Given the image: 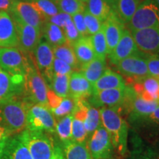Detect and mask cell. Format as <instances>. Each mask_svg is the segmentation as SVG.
Instances as JSON below:
<instances>
[{
    "instance_id": "obj_29",
    "label": "cell",
    "mask_w": 159,
    "mask_h": 159,
    "mask_svg": "<svg viewBox=\"0 0 159 159\" xmlns=\"http://www.w3.org/2000/svg\"><path fill=\"white\" fill-rule=\"evenodd\" d=\"M143 0H116L114 11L125 24H128Z\"/></svg>"
},
{
    "instance_id": "obj_37",
    "label": "cell",
    "mask_w": 159,
    "mask_h": 159,
    "mask_svg": "<svg viewBox=\"0 0 159 159\" xmlns=\"http://www.w3.org/2000/svg\"><path fill=\"white\" fill-rule=\"evenodd\" d=\"M75 106V103L74 99L69 97H65L62 99L61 102L56 108L50 109V111L54 117L62 118L66 115L71 114L74 111Z\"/></svg>"
},
{
    "instance_id": "obj_34",
    "label": "cell",
    "mask_w": 159,
    "mask_h": 159,
    "mask_svg": "<svg viewBox=\"0 0 159 159\" xmlns=\"http://www.w3.org/2000/svg\"><path fill=\"white\" fill-rule=\"evenodd\" d=\"M71 75H54L50 83L51 89L62 98L69 97V79Z\"/></svg>"
},
{
    "instance_id": "obj_27",
    "label": "cell",
    "mask_w": 159,
    "mask_h": 159,
    "mask_svg": "<svg viewBox=\"0 0 159 159\" xmlns=\"http://www.w3.org/2000/svg\"><path fill=\"white\" fill-rule=\"evenodd\" d=\"M86 5L87 11L98 18L102 22L105 21L114 11L112 0H88Z\"/></svg>"
},
{
    "instance_id": "obj_7",
    "label": "cell",
    "mask_w": 159,
    "mask_h": 159,
    "mask_svg": "<svg viewBox=\"0 0 159 159\" xmlns=\"http://www.w3.org/2000/svg\"><path fill=\"white\" fill-rule=\"evenodd\" d=\"M147 56L148 54L139 51L122 60L115 66L121 75L126 77L131 82L135 83L149 76Z\"/></svg>"
},
{
    "instance_id": "obj_1",
    "label": "cell",
    "mask_w": 159,
    "mask_h": 159,
    "mask_svg": "<svg viewBox=\"0 0 159 159\" xmlns=\"http://www.w3.org/2000/svg\"><path fill=\"white\" fill-rule=\"evenodd\" d=\"M101 124L110 136L113 148L119 156L128 149V125L116 108L103 107L99 109Z\"/></svg>"
},
{
    "instance_id": "obj_44",
    "label": "cell",
    "mask_w": 159,
    "mask_h": 159,
    "mask_svg": "<svg viewBox=\"0 0 159 159\" xmlns=\"http://www.w3.org/2000/svg\"><path fill=\"white\" fill-rule=\"evenodd\" d=\"M14 2L11 0H0V11L8 12Z\"/></svg>"
},
{
    "instance_id": "obj_38",
    "label": "cell",
    "mask_w": 159,
    "mask_h": 159,
    "mask_svg": "<svg viewBox=\"0 0 159 159\" xmlns=\"http://www.w3.org/2000/svg\"><path fill=\"white\" fill-rule=\"evenodd\" d=\"M83 18H84V22L86 27L87 31H88L89 35H94L97 32L102 30V22L94 16L85 10L83 13Z\"/></svg>"
},
{
    "instance_id": "obj_11",
    "label": "cell",
    "mask_w": 159,
    "mask_h": 159,
    "mask_svg": "<svg viewBox=\"0 0 159 159\" xmlns=\"http://www.w3.org/2000/svg\"><path fill=\"white\" fill-rule=\"evenodd\" d=\"M13 22L17 34V48L24 53L33 52L41 41V30L18 20H13Z\"/></svg>"
},
{
    "instance_id": "obj_20",
    "label": "cell",
    "mask_w": 159,
    "mask_h": 159,
    "mask_svg": "<svg viewBox=\"0 0 159 159\" xmlns=\"http://www.w3.org/2000/svg\"><path fill=\"white\" fill-rule=\"evenodd\" d=\"M18 45L13 20L7 12H0V47H16Z\"/></svg>"
},
{
    "instance_id": "obj_8",
    "label": "cell",
    "mask_w": 159,
    "mask_h": 159,
    "mask_svg": "<svg viewBox=\"0 0 159 159\" xmlns=\"http://www.w3.org/2000/svg\"><path fill=\"white\" fill-rule=\"evenodd\" d=\"M29 58L16 47H0V68L13 75L25 76Z\"/></svg>"
},
{
    "instance_id": "obj_5",
    "label": "cell",
    "mask_w": 159,
    "mask_h": 159,
    "mask_svg": "<svg viewBox=\"0 0 159 159\" xmlns=\"http://www.w3.org/2000/svg\"><path fill=\"white\" fill-rule=\"evenodd\" d=\"M26 129L47 134L56 132V121L50 110L43 105L25 101Z\"/></svg>"
},
{
    "instance_id": "obj_16",
    "label": "cell",
    "mask_w": 159,
    "mask_h": 159,
    "mask_svg": "<svg viewBox=\"0 0 159 159\" xmlns=\"http://www.w3.org/2000/svg\"><path fill=\"white\" fill-rule=\"evenodd\" d=\"M159 105V102L148 101L136 94L131 88L124 106L130 111L133 118H147Z\"/></svg>"
},
{
    "instance_id": "obj_12",
    "label": "cell",
    "mask_w": 159,
    "mask_h": 159,
    "mask_svg": "<svg viewBox=\"0 0 159 159\" xmlns=\"http://www.w3.org/2000/svg\"><path fill=\"white\" fill-rule=\"evenodd\" d=\"M34 61L37 69H39L46 82L50 85L52 80L54 76L53 74V62H54V53L52 47L46 41L40 42L36 48L33 51Z\"/></svg>"
},
{
    "instance_id": "obj_53",
    "label": "cell",
    "mask_w": 159,
    "mask_h": 159,
    "mask_svg": "<svg viewBox=\"0 0 159 159\" xmlns=\"http://www.w3.org/2000/svg\"><path fill=\"white\" fill-rule=\"evenodd\" d=\"M0 12H1V11H0Z\"/></svg>"
},
{
    "instance_id": "obj_49",
    "label": "cell",
    "mask_w": 159,
    "mask_h": 159,
    "mask_svg": "<svg viewBox=\"0 0 159 159\" xmlns=\"http://www.w3.org/2000/svg\"><path fill=\"white\" fill-rule=\"evenodd\" d=\"M8 139V138H7ZM2 139V140H0V154H1L2 151L4 147H5V143H6V141H7V139Z\"/></svg>"
},
{
    "instance_id": "obj_33",
    "label": "cell",
    "mask_w": 159,
    "mask_h": 159,
    "mask_svg": "<svg viewBox=\"0 0 159 159\" xmlns=\"http://www.w3.org/2000/svg\"><path fill=\"white\" fill-rule=\"evenodd\" d=\"M30 3L47 21L60 13L55 0H32Z\"/></svg>"
},
{
    "instance_id": "obj_22",
    "label": "cell",
    "mask_w": 159,
    "mask_h": 159,
    "mask_svg": "<svg viewBox=\"0 0 159 159\" xmlns=\"http://www.w3.org/2000/svg\"><path fill=\"white\" fill-rule=\"evenodd\" d=\"M0 159H33L28 149L17 136L9 137L6 141Z\"/></svg>"
},
{
    "instance_id": "obj_10",
    "label": "cell",
    "mask_w": 159,
    "mask_h": 159,
    "mask_svg": "<svg viewBox=\"0 0 159 159\" xmlns=\"http://www.w3.org/2000/svg\"><path fill=\"white\" fill-rule=\"evenodd\" d=\"M129 86L124 88L111 89L94 91L91 97L90 102L97 107L119 108L124 106L128 94Z\"/></svg>"
},
{
    "instance_id": "obj_28",
    "label": "cell",
    "mask_w": 159,
    "mask_h": 159,
    "mask_svg": "<svg viewBox=\"0 0 159 159\" xmlns=\"http://www.w3.org/2000/svg\"><path fill=\"white\" fill-rule=\"evenodd\" d=\"M41 33L52 47L62 45L66 42L63 30L58 26L47 21L43 24Z\"/></svg>"
},
{
    "instance_id": "obj_3",
    "label": "cell",
    "mask_w": 159,
    "mask_h": 159,
    "mask_svg": "<svg viewBox=\"0 0 159 159\" xmlns=\"http://www.w3.org/2000/svg\"><path fill=\"white\" fill-rule=\"evenodd\" d=\"M0 126L12 134H18L26 128L25 101L17 98L0 105Z\"/></svg>"
},
{
    "instance_id": "obj_13",
    "label": "cell",
    "mask_w": 159,
    "mask_h": 159,
    "mask_svg": "<svg viewBox=\"0 0 159 159\" xmlns=\"http://www.w3.org/2000/svg\"><path fill=\"white\" fill-rule=\"evenodd\" d=\"M8 12L11 13L13 20H18L41 30L42 29L43 24L47 21L28 2H15Z\"/></svg>"
},
{
    "instance_id": "obj_6",
    "label": "cell",
    "mask_w": 159,
    "mask_h": 159,
    "mask_svg": "<svg viewBox=\"0 0 159 159\" xmlns=\"http://www.w3.org/2000/svg\"><path fill=\"white\" fill-rule=\"evenodd\" d=\"M127 25L130 32L148 28L159 30V8L152 0H143Z\"/></svg>"
},
{
    "instance_id": "obj_45",
    "label": "cell",
    "mask_w": 159,
    "mask_h": 159,
    "mask_svg": "<svg viewBox=\"0 0 159 159\" xmlns=\"http://www.w3.org/2000/svg\"><path fill=\"white\" fill-rule=\"evenodd\" d=\"M52 159H65L64 156H63L62 148H61L59 145H55L54 152H53V156Z\"/></svg>"
},
{
    "instance_id": "obj_39",
    "label": "cell",
    "mask_w": 159,
    "mask_h": 159,
    "mask_svg": "<svg viewBox=\"0 0 159 159\" xmlns=\"http://www.w3.org/2000/svg\"><path fill=\"white\" fill-rule=\"evenodd\" d=\"M62 30L63 33H64L66 40V43L71 46H73V44L81 37L79 32L75 27L74 23H73L72 19L69 20L66 23V25L63 27Z\"/></svg>"
},
{
    "instance_id": "obj_25",
    "label": "cell",
    "mask_w": 159,
    "mask_h": 159,
    "mask_svg": "<svg viewBox=\"0 0 159 159\" xmlns=\"http://www.w3.org/2000/svg\"><path fill=\"white\" fill-rule=\"evenodd\" d=\"M106 69L105 60L99 59L97 57H95L90 62L80 65V73L91 85L94 84L102 76Z\"/></svg>"
},
{
    "instance_id": "obj_47",
    "label": "cell",
    "mask_w": 159,
    "mask_h": 159,
    "mask_svg": "<svg viewBox=\"0 0 159 159\" xmlns=\"http://www.w3.org/2000/svg\"><path fill=\"white\" fill-rule=\"evenodd\" d=\"M139 159H159V156L152 151H148L145 152L144 156H141Z\"/></svg>"
},
{
    "instance_id": "obj_19",
    "label": "cell",
    "mask_w": 159,
    "mask_h": 159,
    "mask_svg": "<svg viewBox=\"0 0 159 159\" xmlns=\"http://www.w3.org/2000/svg\"><path fill=\"white\" fill-rule=\"evenodd\" d=\"M92 94V85L80 72L73 71L69 79V97L74 100H83L89 98Z\"/></svg>"
},
{
    "instance_id": "obj_46",
    "label": "cell",
    "mask_w": 159,
    "mask_h": 159,
    "mask_svg": "<svg viewBox=\"0 0 159 159\" xmlns=\"http://www.w3.org/2000/svg\"><path fill=\"white\" fill-rule=\"evenodd\" d=\"M147 118H148L149 120L152 121V122L159 125V105L156 109H155L153 112H152L151 114L149 115Z\"/></svg>"
},
{
    "instance_id": "obj_41",
    "label": "cell",
    "mask_w": 159,
    "mask_h": 159,
    "mask_svg": "<svg viewBox=\"0 0 159 159\" xmlns=\"http://www.w3.org/2000/svg\"><path fill=\"white\" fill-rule=\"evenodd\" d=\"M147 65L150 76L159 77V55L148 54Z\"/></svg>"
},
{
    "instance_id": "obj_21",
    "label": "cell",
    "mask_w": 159,
    "mask_h": 159,
    "mask_svg": "<svg viewBox=\"0 0 159 159\" xmlns=\"http://www.w3.org/2000/svg\"><path fill=\"white\" fill-rule=\"evenodd\" d=\"M132 88L142 98L148 101L159 102V77L149 75L134 83Z\"/></svg>"
},
{
    "instance_id": "obj_51",
    "label": "cell",
    "mask_w": 159,
    "mask_h": 159,
    "mask_svg": "<svg viewBox=\"0 0 159 159\" xmlns=\"http://www.w3.org/2000/svg\"><path fill=\"white\" fill-rule=\"evenodd\" d=\"M79 1H80V2H83V3L86 4L87 2H88V0H79Z\"/></svg>"
},
{
    "instance_id": "obj_40",
    "label": "cell",
    "mask_w": 159,
    "mask_h": 159,
    "mask_svg": "<svg viewBox=\"0 0 159 159\" xmlns=\"http://www.w3.org/2000/svg\"><path fill=\"white\" fill-rule=\"evenodd\" d=\"M74 69L65 61L57 58L53 62V74L54 75H71Z\"/></svg>"
},
{
    "instance_id": "obj_35",
    "label": "cell",
    "mask_w": 159,
    "mask_h": 159,
    "mask_svg": "<svg viewBox=\"0 0 159 159\" xmlns=\"http://www.w3.org/2000/svg\"><path fill=\"white\" fill-rule=\"evenodd\" d=\"M91 39L96 57L99 59L105 60L107 55H108V49L102 27L101 30L93 35L91 37Z\"/></svg>"
},
{
    "instance_id": "obj_18",
    "label": "cell",
    "mask_w": 159,
    "mask_h": 159,
    "mask_svg": "<svg viewBox=\"0 0 159 159\" xmlns=\"http://www.w3.org/2000/svg\"><path fill=\"white\" fill-rule=\"evenodd\" d=\"M139 51L131 32L128 29H125L118 43L108 54V58L110 62L115 65L122 60L136 54Z\"/></svg>"
},
{
    "instance_id": "obj_17",
    "label": "cell",
    "mask_w": 159,
    "mask_h": 159,
    "mask_svg": "<svg viewBox=\"0 0 159 159\" xmlns=\"http://www.w3.org/2000/svg\"><path fill=\"white\" fill-rule=\"evenodd\" d=\"M102 29L106 39L109 54L115 48L122 38L125 30V24L114 10L106 20L102 22Z\"/></svg>"
},
{
    "instance_id": "obj_9",
    "label": "cell",
    "mask_w": 159,
    "mask_h": 159,
    "mask_svg": "<svg viewBox=\"0 0 159 159\" xmlns=\"http://www.w3.org/2000/svg\"><path fill=\"white\" fill-rule=\"evenodd\" d=\"M87 148L92 159H111L113 148L110 136L101 125L88 138Z\"/></svg>"
},
{
    "instance_id": "obj_50",
    "label": "cell",
    "mask_w": 159,
    "mask_h": 159,
    "mask_svg": "<svg viewBox=\"0 0 159 159\" xmlns=\"http://www.w3.org/2000/svg\"><path fill=\"white\" fill-rule=\"evenodd\" d=\"M152 1H153L155 5H156L157 7H158L159 8V0H152Z\"/></svg>"
},
{
    "instance_id": "obj_48",
    "label": "cell",
    "mask_w": 159,
    "mask_h": 159,
    "mask_svg": "<svg viewBox=\"0 0 159 159\" xmlns=\"http://www.w3.org/2000/svg\"><path fill=\"white\" fill-rule=\"evenodd\" d=\"M11 135L13 134H12L8 130H7V129L5 128H3V127L0 126V140L9 138Z\"/></svg>"
},
{
    "instance_id": "obj_36",
    "label": "cell",
    "mask_w": 159,
    "mask_h": 159,
    "mask_svg": "<svg viewBox=\"0 0 159 159\" xmlns=\"http://www.w3.org/2000/svg\"><path fill=\"white\" fill-rule=\"evenodd\" d=\"M72 113L62 117L56 123V132L60 140L62 142L71 140V125H72Z\"/></svg>"
},
{
    "instance_id": "obj_30",
    "label": "cell",
    "mask_w": 159,
    "mask_h": 159,
    "mask_svg": "<svg viewBox=\"0 0 159 159\" xmlns=\"http://www.w3.org/2000/svg\"><path fill=\"white\" fill-rule=\"evenodd\" d=\"M52 49L55 58L65 61L74 69H80V64L77 61L72 46L66 42L62 45L52 47Z\"/></svg>"
},
{
    "instance_id": "obj_24",
    "label": "cell",
    "mask_w": 159,
    "mask_h": 159,
    "mask_svg": "<svg viewBox=\"0 0 159 159\" xmlns=\"http://www.w3.org/2000/svg\"><path fill=\"white\" fill-rule=\"evenodd\" d=\"M72 47L80 65L90 62L96 57L90 36L80 37Z\"/></svg>"
},
{
    "instance_id": "obj_14",
    "label": "cell",
    "mask_w": 159,
    "mask_h": 159,
    "mask_svg": "<svg viewBox=\"0 0 159 159\" xmlns=\"http://www.w3.org/2000/svg\"><path fill=\"white\" fill-rule=\"evenodd\" d=\"M24 76L13 75L0 68V105L23 94Z\"/></svg>"
},
{
    "instance_id": "obj_43",
    "label": "cell",
    "mask_w": 159,
    "mask_h": 159,
    "mask_svg": "<svg viewBox=\"0 0 159 159\" xmlns=\"http://www.w3.org/2000/svg\"><path fill=\"white\" fill-rule=\"evenodd\" d=\"M70 19H71V16L66 14V13L60 12L57 14L49 18V19L47 20V21L54 24V25L58 26V27H60L62 29Z\"/></svg>"
},
{
    "instance_id": "obj_31",
    "label": "cell",
    "mask_w": 159,
    "mask_h": 159,
    "mask_svg": "<svg viewBox=\"0 0 159 159\" xmlns=\"http://www.w3.org/2000/svg\"><path fill=\"white\" fill-rule=\"evenodd\" d=\"M84 125L88 138L101 125L99 111L91 104L87 103Z\"/></svg>"
},
{
    "instance_id": "obj_15",
    "label": "cell",
    "mask_w": 159,
    "mask_h": 159,
    "mask_svg": "<svg viewBox=\"0 0 159 159\" xmlns=\"http://www.w3.org/2000/svg\"><path fill=\"white\" fill-rule=\"evenodd\" d=\"M139 49L150 55H159V30L148 28L131 31Z\"/></svg>"
},
{
    "instance_id": "obj_52",
    "label": "cell",
    "mask_w": 159,
    "mask_h": 159,
    "mask_svg": "<svg viewBox=\"0 0 159 159\" xmlns=\"http://www.w3.org/2000/svg\"><path fill=\"white\" fill-rule=\"evenodd\" d=\"M11 1H13V2H19V1H21V0H11Z\"/></svg>"
},
{
    "instance_id": "obj_4",
    "label": "cell",
    "mask_w": 159,
    "mask_h": 159,
    "mask_svg": "<svg viewBox=\"0 0 159 159\" xmlns=\"http://www.w3.org/2000/svg\"><path fill=\"white\" fill-rule=\"evenodd\" d=\"M18 138L28 149L33 159H52L55 144L47 133L25 129L17 134Z\"/></svg>"
},
{
    "instance_id": "obj_26",
    "label": "cell",
    "mask_w": 159,
    "mask_h": 159,
    "mask_svg": "<svg viewBox=\"0 0 159 159\" xmlns=\"http://www.w3.org/2000/svg\"><path fill=\"white\" fill-rule=\"evenodd\" d=\"M63 152L65 159H92L85 143L73 140L63 142Z\"/></svg>"
},
{
    "instance_id": "obj_42",
    "label": "cell",
    "mask_w": 159,
    "mask_h": 159,
    "mask_svg": "<svg viewBox=\"0 0 159 159\" xmlns=\"http://www.w3.org/2000/svg\"><path fill=\"white\" fill-rule=\"evenodd\" d=\"M71 19H72L73 23L79 32L80 35L81 37L89 36L88 31H87L86 27H85V22H84V18H83V13H77L71 16Z\"/></svg>"
},
{
    "instance_id": "obj_23",
    "label": "cell",
    "mask_w": 159,
    "mask_h": 159,
    "mask_svg": "<svg viewBox=\"0 0 159 159\" xmlns=\"http://www.w3.org/2000/svg\"><path fill=\"white\" fill-rule=\"evenodd\" d=\"M126 86L122 75L110 69H106L102 76L92 85L94 91L111 89L124 88Z\"/></svg>"
},
{
    "instance_id": "obj_2",
    "label": "cell",
    "mask_w": 159,
    "mask_h": 159,
    "mask_svg": "<svg viewBox=\"0 0 159 159\" xmlns=\"http://www.w3.org/2000/svg\"><path fill=\"white\" fill-rule=\"evenodd\" d=\"M48 90L45 80L37 69L33 57L30 56L24 76L23 94L25 96L24 100L43 105L49 108L47 100Z\"/></svg>"
},
{
    "instance_id": "obj_32",
    "label": "cell",
    "mask_w": 159,
    "mask_h": 159,
    "mask_svg": "<svg viewBox=\"0 0 159 159\" xmlns=\"http://www.w3.org/2000/svg\"><path fill=\"white\" fill-rule=\"evenodd\" d=\"M59 11L71 16L77 13H83L86 10V4L79 0H55Z\"/></svg>"
}]
</instances>
